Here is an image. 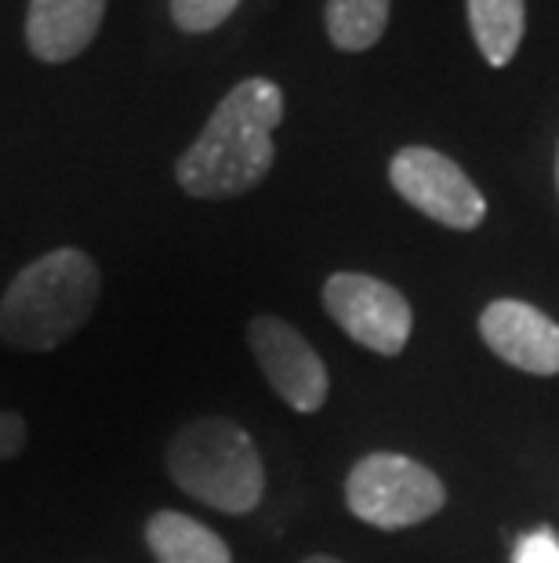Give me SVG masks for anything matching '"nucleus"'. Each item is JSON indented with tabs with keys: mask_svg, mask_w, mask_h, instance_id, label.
<instances>
[{
	"mask_svg": "<svg viewBox=\"0 0 559 563\" xmlns=\"http://www.w3.org/2000/svg\"><path fill=\"white\" fill-rule=\"evenodd\" d=\"M283 121V91L266 77H247L208 117L204 131L175 164L178 186L197 200H230L269 175L272 131Z\"/></svg>",
	"mask_w": 559,
	"mask_h": 563,
	"instance_id": "1",
	"label": "nucleus"
},
{
	"mask_svg": "<svg viewBox=\"0 0 559 563\" xmlns=\"http://www.w3.org/2000/svg\"><path fill=\"white\" fill-rule=\"evenodd\" d=\"M102 273L88 251L55 247L15 273L0 298V342L47 353L66 345L99 306Z\"/></svg>",
	"mask_w": 559,
	"mask_h": 563,
	"instance_id": "2",
	"label": "nucleus"
},
{
	"mask_svg": "<svg viewBox=\"0 0 559 563\" xmlns=\"http://www.w3.org/2000/svg\"><path fill=\"white\" fill-rule=\"evenodd\" d=\"M168 476L189 498L244 517L266 495V465L251 433L230 418L208 415L182 426L168 443Z\"/></svg>",
	"mask_w": 559,
	"mask_h": 563,
	"instance_id": "3",
	"label": "nucleus"
},
{
	"mask_svg": "<svg viewBox=\"0 0 559 563\" xmlns=\"http://www.w3.org/2000/svg\"><path fill=\"white\" fill-rule=\"evenodd\" d=\"M444 481L429 465L392 451L367 454L345 481V506L353 517L378 531H403V527L429 520L444 509Z\"/></svg>",
	"mask_w": 559,
	"mask_h": 563,
	"instance_id": "4",
	"label": "nucleus"
},
{
	"mask_svg": "<svg viewBox=\"0 0 559 563\" xmlns=\"http://www.w3.org/2000/svg\"><path fill=\"white\" fill-rule=\"evenodd\" d=\"M392 189L447 230H476L487 219V200L461 167L429 146L400 150L389 164Z\"/></svg>",
	"mask_w": 559,
	"mask_h": 563,
	"instance_id": "5",
	"label": "nucleus"
},
{
	"mask_svg": "<svg viewBox=\"0 0 559 563\" xmlns=\"http://www.w3.org/2000/svg\"><path fill=\"white\" fill-rule=\"evenodd\" d=\"M324 309L353 342L382 356L403 353L414 328L407 298L367 273H335L324 284Z\"/></svg>",
	"mask_w": 559,
	"mask_h": 563,
	"instance_id": "6",
	"label": "nucleus"
},
{
	"mask_svg": "<svg viewBox=\"0 0 559 563\" xmlns=\"http://www.w3.org/2000/svg\"><path fill=\"white\" fill-rule=\"evenodd\" d=\"M247 342H251L261 375L269 378V386L277 389V397L291 411L313 415L327 404L331 393L327 367L313 345L302 339V331H294L288 320L269 313L255 317L247 323Z\"/></svg>",
	"mask_w": 559,
	"mask_h": 563,
	"instance_id": "7",
	"label": "nucleus"
},
{
	"mask_svg": "<svg viewBox=\"0 0 559 563\" xmlns=\"http://www.w3.org/2000/svg\"><path fill=\"white\" fill-rule=\"evenodd\" d=\"M487 350L527 375H559V323L519 298H497L483 309Z\"/></svg>",
	"mask_w": 559,
	"mask_h": 563,
	"instance_id": "8",
	"label": "nucleus"
},
{
	"mask_svg": "<svg viewBox=\"0 0 559 563\" xmlns=\"http://www.w3.org/2000/svg\"><path fill=\"white\" fill-rule=\"evenodd\" d=\"M105 0H30L26 47L47 66H63L85 55L99 37Z\"/></svg>",
	"mask_w": 559,
	"mask_h": 563,
	"instance_id": "9",
	"label": "nucleus"
},
{
	"mask_svg": "<svg viewBox=\"0 0 559 563\" xmlns=\"http://www.w3.org/2000/svg\"><path fill=\"white\" fill-rule=\"evenodd\" d=\"M146 545L157 563H233L230 545L186 512L164 509L146 523Z\"/></svg>",
	"mask_w": 559,
	"mask_h": 563,
	"instance_id": "10",
	"label": "nucleus"
},
{
	"mask_svg": "<svg viewBox=\"0 0 559 563\" xmlns=\"http://www.w3.org/2000/svg\"><path fill=\"white\" fill-rule=\"evenodd\" d=\"M469 26L487 66L502 69L519 52L523 26H527V4L523 0H466Z\"/></svg>",
	"mask_w": 559,
	"mask_h": 563,
	"instance_id": "11",
	"label": "nucleus"
},
{
	"mask_svg": "<svg viewBox=\"0 0 559 563\" xmlns=\"http://www.w3.org/2000/svg\"><path fill=\"white\" fill-rule=\"evenodd\" d=\"M392 0H327L324 22L338 52H367L382 41Z\"/></svg>",
	"mask_w": 559,
	"mask_h": 563,
	"instance_id": "12",
	"label": "nucleus"
},
{
	"mask_svg": "<svg viewBox=\"0 0 559 563\" xmlns=\"http://www.w3.org/2000/svg\"><path fill=\"white\" fill-rule=\"evenodd\" d=\"M236 8H241V0H171V22L197 37V33L219 30Z\"/></svg>",
	"mask_w": 559,
	"mask_h": 563,
	"instance_id": "13",
	"label": "nucleus"
},
{
	"mask_svg": "<svg viewBox=\"0 0 559 563\" xmlns=\"http://www.w3.org/2000/svg\"><path fill=\"white\" fill-rule=\"evenodd\" d=\"M516 563H559V538L549 531H534L519 538Z\"/></svg>",
	"mask_w": 559,
	"mask_h": 563,
	"instance_id": "14",
	"label": "nucleus"
},
{
	"mask_svg": "<svg viewBox=\"0 0 559 563\" xmlns=\"http://www.w3.org/2000/svg\"><path fill=\"white\" fill-rule=\"evenodd\" d=\"M26 418L15 411H0V462L15 459L26 448Z\"/></svg>",
	"mask_w": 559,
	"mask_h": 563,
	"instance_id": "15",
	"label": "nucleus"
},
{
	"mask_svg": "<svg viewBox=\"0 0 559 563\" xmlns=\"http://www.w3.org/2000/svg\"><path fill=\"white\" fill-rule=\"evenodd\" d=\"M302 563H342V560H335V556H305Z\"/></svg>",
	"mask_w": 559,
	"mask_h": 563,
	"instance_id": "16",
	"label": "nucleus"
},
{
	"mask_svg": "<svg viewBox=\"0 0 559 563\" xmlns=\"http://www.w3.org/2000/svg\"><path fill=\"white\" fill-rule=\"evenodd\" d=\"M556 186H559V157H556Z\"/></svg>",
	"mask_w": 559,
	"mask_h": 563,
	"instance_id": "17",
	"label": "nucleus"
}]
</instances>
